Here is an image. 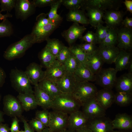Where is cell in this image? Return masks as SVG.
<instances>
[{
	"instance_id": "obj_1",
	"label": "cell",
	"mask_w": 132,
	"mask_h": 132,
	"mask_svg": "<svg viewBox=\"0 0 132 132\" xmlns=\"http://www.w3.org/2000/svg\"><path fill=\"white\" fill-rule=\"evenodd\" d=\"M82 105L72 93H62L53 100L52 109L53 110L69 114L79 110Z\"/></svg>"
},
{
	"instance_id": "obj_2",
	"label": "cell",
	"mask_w": 132,
	"mask_h": 132,
	"mask_svg": "<svg viewBox=\"0 0 132 132\" xmlns=\"http://www.w3.org/2000/svg\"><path fill=\"white\" fill-rule=\"evenodd\" d=\"M34 44L32 35L31 33L27 34L19 41L10 45L5 51L3 57L8 60L20 57Z\"/></svg>"
},
{
	"instance_id": "obj_3",
	"label": "cell",
	"mask_w": 132,
	"mask_h": 132,
	"mask_svg": "<svg viewBox=\"0 0 132 132\" xmlns=\"http://www.w3.org/2000/svg\"><path fill=\"white\" fill-rule=\"evenodd\" d=\"M10 78L12 87L19 93H34L31 84L24 71L16 68L12 69Z\"/></svg>"
},
{
	"instance_id": "obj_4",
	"label": "cell",
	"mask_w": 132,
	"mask_h": 132,
	"mask_svg": "<svg viewBox=\"0 0 132 132\" xmlns=\"http://www.w3.org/2000/svg\"><path fill=\"white\" fill-rule=\"evenodd\" d=\"M98 91L96 87L92 83L77 82L72 94L82 104L89 99L95 98Z\"/></svg>"
},
{
	"instance_id": "obj_5",
	"label": "cell",
	"mask_w": 132,
	"mask_h": 132,
	"mask_svg": "<svg viewBox=\"0 0 132 132\" xmlns=\"http://www.w3.org/2000/svg\"><path fill=\"white\" fill-rule=\"evenodd\" d=\"M117 72L112 68H101L95 75L96 83L103 88L112 90L114 87Z\"/></svg>"
},
{
	"instance_id": "obj_6",
	"label": "cell",
	"mask_w": 132,
	"mask_h": 132,
	"mask_svg": "<svg viewBox=\"0 0 132 132\" xmlns=\"http://www.w3.org/2000/svg\"><path fill=\"white\" fill-rule=\"evenodd\" d=\"M3 104L4 114L11 117L22 116L23 109L17 98L10 94L7 95L3 97Z\"/></svg>"
},
{
	"instance_id": "obj_7",
	"label": "cell",
	"mask_w": 132,
	"mask_h": 132,
	"mask_svg": "<svg viewBox=\"0 0 132 132\" xmlns=\"http://www.w3.org/2000/svg\"><path fill=\"white\" fill-rule=\"evenodd\" d=\"M50 113L48 127L51 132H60L67 129L68 114L55 110L50 111Z\"/></svg>"
},
{
	"instance_id": "obj_8",
	"label": "cell",
	"mask_w": 132,
	"mask_h": 132,
	"mask_svg": "<svg viewBox=\"0 0 132 132\" xmlns=\"http://www.w3.org/2000/svg\"><path fill=\"white\" fill-rule=\"evenodd\" d=\"M36 8L32 1L16 0L14 8L16 17L25 21L34 13Z\"/></svg>"
},
{
	"instance_id": "obj_9",
	"label": "cell",
	"mask_w": 132,
	"mask_h": 132,
	"mask_svg": "<svg viewBox=\"0 0 132 132\" xmlns=\"http://www.w3.org/2000/svg\"><path fill=\"white\" fill-rule=\"evenodd\" d=\"M82 107V111L89 120L105 116L106 110L99 105L95 98L85 101Z\"/></svg>"
},
{
	"instance_id": "obj_10",
	"label": "cell",
	"mask_w": 132,
	"mask_h": 132,
	"mask_svg": "<svg viewBox=\"0 0 132 132\" xmlns=\"http://www.w3.org/2000/svg\"><path fill=\"white\" fill-rule=\"evenodd\" d=\"M87 127L92 132H112V121L105 116L89 120Z\"/></svg>"
},
{
	"instance_id": "obj_11",
	"label": "cell",
	"mask_w": 132,
	"mask_h": 132,
	"mask_svg": "<svg viewBox=\"0 0 132 132\" xmlns=\"http://www.w3.org/2000/svg\"><path fill=\"white\" fill-rule=\"evenodd\" d=\"M121 1L117 0H84L83 7L94 8L105 12L117 10Z\"/></svg>"
},
{
	"instance_id": "obj_12",
	"label": "cell",
	"mask_w": 132,
	"mask_h": 132,
	"mask_svg": "<svg viewBox=\"0 0 132 132\" xmlns=\"http://www.w3.org/2000/svg\"><path fill=\"white\" fill-rule=\"evenodd\" d=\"M89 121L82 111L73 112L68 115L67 129L76 131L87 126Z\"/></svg>"
},
{
	"instance_id": "obj_13",
	"label": "cell",
	"mask_w": 132,
	"mask_h": 132,
	"mask_svg": "<svg viewBox=\"0 0 132 132\" xmlns=\"http://www.w3.org/2000/svg\"><path fill=\"white\" fill-rule=\"evenodd\" d=\"M40 65L35 63H30L24 72L31 84L37 86L39 82L44 78L45 71L42 69Z\"/></svg>"
},
{
	"instance_id": "obj_14",
	"label": "cell",
	"mask_w": 132,
	"mask_h": 132,
	"mask_svg": "<svg viewBox=\"0 0 132 132\" xmlns=\"http://www.w3.org/2000/svg\"><path fill=\"white\" fill-rule=\"evenodd\" d=\"M118 47L126 51L132 48V29L123 27L117 29Z\"/></svg>"
},
{
	"instance_id": "obj_15",
	"label": "cell",
	"mask_w": 132,
	"mask_h": 132,
	"mask_svg": "<svg viewBox=\"0 0 132 132\" xmlns=\"http://www.w3.org/2000/svg\"><path fill=\"white\" fill-rule=\"evenodd\" d=\"M58 26L51 22L41 27H33L31 33L33 37L34 43H40L46 41Z\"/></svg>"
},
{
	"instance_id": "obj_16",
	"label": "cell",
	"mask_w": 132,
	"mask_h": 132,
	"mask_svg": "<svg viewBox=\"0 0 132 132\" xmlns=\"http://www.w3.org/2000/svg\"><path fill=\"white\" fill-rule=\"evenodd\" d=\"M86 29L84 26L74 23L68 29L62 33V35L69 44L71 45L77 39L81 38Z\"/></svg>"
},
{
	"instance_id": "obj_17",
	"label": "cell",
	"mask_w": 132,
	"mask_h": 132,
	"mask_svg": "<svg viewBox=\"0 0 132 132\" xmlns=\"http://www.w3.org/2000/svg\"><path fill=\"white\" fill-rule=\"evenodd\" d=\"M115 94L111 89L103 88L98 90L95 99L99 105L105 110L114 102Z\"/></svg>"
},
{
	"instance_id": "obj_18",
	"label": "cell",
	"mask_w": 132,
	"mask_h": 132,
	"mask_svg": "<svg viewBox=\"0 0 132 132\" xmlns=\"http://www.w3.org/2000/svg\"><path fill=\"white\" fill-rule=\"evenodd\" d=\"M76 83L73 73L66 71L56 83L62 93H72Z\"/></svg>"
},
{
	"instance_id": "obj_19",
	"label": "cell",
	"mask_w": 132,
	"mask_h": 132,
	"mask_svg": "<svg viewBox=\"0 0 132 132\" xmlns=\"http://www.w3.org/2000/svg\"><path fill=\"white\" fill-rule=\"evenodd\" d=\"M64 65L56 60L45 71L44 78L56 83L66 72Z\"/></svg>"
},
{
	"instance_id": "obj_20",
	"label": "cell",
	"mask_w": 132,
	"mask_h": 132,
	"mask_svg": "<svg viewBox=\"0 0 132 132\" xmlns=\"http://www.w3.org/2000/svg\"><path fill=\"white\" fill-rule=\"evenodd\" d=\"M97 51L104 63L111 64L115 62L120 50L115 46L99 45Z\"/></svg>"
},
{
	"instance_id": "obj_21",
	"label": "cell",
	"mask_w": 132,
	"mask_h": 132,
	"mask_svg": "<svg viewBox=\"0 0 132 132\" xmlns=\"http://www.w3.org/2000/svg\"><path fill=\"white\" fill-rule=\"evenodd\" d=\"M123 14L121 11L117 10H111L104 12L103 18L109 28L116 29L121 24Z\"/></svg>"
},
{
	"instance_id": "obj_22",
	"label": "cell",
	"mask_w": 132,
	"mask_h": 132,
	"mask_svg": "<svg viewBox=\"0 0 132 132\" xmlns=\"http://www.w3.org/2000/svg\"><path fill=\"white\" fill-rule=\"evenodd\" d=\"M34 94L38 106L43 109L52 108L53 100L44 91L40 88L38 86H34Z\"/></svg>"
},
{
	"instance_id": "obj_23",
	"label": "cell",
	"mask_w": 132,
	"mask_h": 132,
	"mask_svg": "<svg viewBox=\"0 0 132 132\" xmlns=\"http://www.w3.org/2000/svg\"><path fill=\"white\" fill-rule=\"evenodd\" d=\"M113 129L127 130L132 128V117L126 113H119L112 121Z\"/></svg>"
},
{
	"instance_id": "obj_24",
	"label": "cell",
	"mask_w": 132,
	"mask_h": 132,
	"mask_svg": "<svg viewBox=\"0 0 132 132\" xmlns=\"http://www.w3.org/2000/svg\"><path fill=\"white\" fill-rule=\"evenodd\" d=\"M104 63L97 50L94 53L87 55V60L84 64L91 73L95 75L102 68Z\"/></svg>"
},
{
	"instance_id": "obj_25",
	"label": "cell",
	"mask_w": 132,
	"mask_h": 132,
	"mask_svg": "<svg viewBox=\"0 0 132 132\" xmlns=\"http://www.w3.org/2000/svg\"><path fill=\"white\" fill-rule=\"evenodd\" d=\"M114 87L117 92L132 94V74L125 73L117 78Z\"/></svg>"
},
{
	"instance_id": "obj_26",
	"label": "cell",
	"mask_w": 132,
	"mask_h": 132,
	"mask_svg": "<svg viewBox=\"0 0 132 132\" xmlns=\"http://www.w3.org/2000/svg\"><path fill=\"white\" fill-rule=\"evenodd\" d=\"M77 82L95 81V75H93L84 64H80L73 73Z\"/></svg>"
},
{
	"instance_id": "obj_27",
	"label": "cell",
	"mask_w": 132,
	"mask_h": 132,
	"mask_svg": "<svg viewBox=\"0 0 132 132\" xmlns=\"http://www.w3.org/2000/svg\"><path fill=\"white\" fill-rule=\"evenodd\" d=\"M38 86L40 88L45 92L53 100L62 93L56 83L45 78L40 81Z\"/></svg>"
},
{
	"instance_id": "obj_28",
	"label": "cell",
	"mask_w": 132,
	"mask_h": 132,
	"mask_svg": "<svg viewBox=\"0 0 132 132\" xmlns=\"http://www.w3.org/2000/svg\"><path fill=\"white\" fill-rule=\"evenodd\" d=\"M17 98L26 111L34 109L38 106L34 93H19Z\"/></svg>"
},
{
	"instance_id": "obj_29",
	"label": "cell",
	"mask_w": 132,
	"mask_h": 132,
	"mask_svg": "<svg viewBox=\"0 0 132 132\" xmlns=\"http://www.w3.org/2000/svg\"><path fill=\"white\" fill-rule=\"evenodd\" d=\"M131 54L126 51L121 49L114 63L115 69L117 71L127 69L131 60Z\"/></svg>"
},
{
	"instance_id": "obj_30",
	"label": "cell",
	"mask_w": 132,
	"mask_h": 132,
	"mask_svg": "<svg viewBox=\"0 0 132 132\" xmlns=\"http://www.w3.org/2000/svg\"><path fill=\"white\" fill-rule=\"evenodd\" d=\"M85 9L88 18L89 23L92 26L96 28L98 25L104 23L102 19L104 12L93 8H86Z\"/></svg>"
},
{
	"instance_id": "obj_31",
	"label": "cell",
	"mask_w": 132,
	"mask_h": 132,
	"mask_svg": "<svg viewBox=\"0 0 132 132\" xmlns=\"http://www.w3.org/2000/svg\"><path fill=\"white\" fill-rule=\"evenodd\" d=\"M67 21L83 25L89 24L88 19L83 11L79 9L69 10L66 16Z\"/></svg>"
},
{
	"instance_id": "obj_32",
	"label": "cell",
	"mask_w": 132,
	"mask_h": 132,
	"mask_svg": "<svg viewBox=\"0 0 132 132\" xmlns=\"http://www.w3.org/2000/svg\"><path fill=\"white\" fill-rule=\"evenodd\" d=\"M41 66L47 68L56 60V58L46 46L43 48L38 54Z\"/></svg>"
},
{
	"instance_id": "obj_33",
	"label": "cell",
	"mask_w": 132,
	"mask_h": 132,
	"mask_svg": "<svg viewBox=\"0 0 132 132\" xmlns=\"http://www.w3.org/2000/svg\"><path fill=\"white\" fill-rule=\"evenodd\" d=\"M62 0H56L51 6L50 10L47 14V18L52 22L58 26L62 19L57 13L58 8L62 4Z\"/></svg>"
},
{
	"instance_id": "obj_34",
	"label": "cell",
	"mask_w": 132,
	"mask_h": 132,
	"mask_svg": "<svg viewBox=\"0 0 132 132\" xmlns=\"http://www.w3.org/2000/svg\"><path fill=\"white\" fill-rule=\"evenodd\" d=\"M132 101V94L124 92L117 91L115 94L114 102L121 107L129 105Z\"/></svg>"
},
{
	"instance_id": "obj_35",
	"label": "cell",
	"mask_w": 132,
	"mask_h": 132,
	"mask_svg": "<svg viewBox=\"0 0 132 132\" xmlns=\"http://www.w3.org/2000/svg\"><path fill=\"white\" fill-rule=\"evenodd\" d=\"M45 46L49 49L52 54L56 58L59 53L65 45L58 39H50L49 37L46 40Z\"/></svg>"
},
{
	"instance_id": "obj_36",
	"label": "cell",
	"mask_w": 132,
	"mask_h": 132,
	"mask_svg": "<svg viewBox=\"0 0 132 132\" xmlns=\"http://www.w3.org/2000/svg\"><path fill=\"white\" fill-rule=\"evenodd\" d=\"M117 43V29L109 28L107 35L100 45L115 46Z\"/></svg>"
},
{
	"instance_id": "obj_37",
	"label": "cell",
	"mask_w": 132,
	"mask_h": 132,
	"mask_svg": "<svg viewBox=\"0 0 132 132\" xmlns=\"http://www.w3.org/2000/svg\"><path fill=\"white\" fill-rule=\"evenodd\" d=\"M71 53L80 64H84L87 60V55L80 47L79 45L70 46L69 47Z\"/></svg>"
},
{
	"instance_id": "obj_38",
	"label": "cell",
	"mask_w": 132,
	"mask_h": 132,
	"mask_svg": "<svg viewBox=\"0 0 132 132\" xmlns=\"http://www.w3.org/2000/svg\"><path fill=\"white\" fill-rule=\"evenodd\" d=\"M13 32L12 25L8 18L0 23V37L10 36Z\"/></svg>"
},
{
	"instance_id": "obj_39",
	"label": "cell",
	"mask_w": 132,
	"mask_h": 132,
	"mask_svg": "<svg viewBox=\"0 0 132 132\" xmlns=\"http://www.w3.org/2000/svg\"><path fill=\"white\" fill-rule=\"evenodd\" d=\"M80 64L78 61L71 53L63 65L67 72L73 73Z\"/></svg>"
},
{
	"instance_id": "obj_40",
	"label": "cell",
	"mask_w": 132,
	"mask_h": 132,
	"mask_svg": "<svg viewBox=\"0 0 132 132\" xmlns=\"http://www.w3.org/2000/svg\"><path fill=\"white\" fill-rule=\"evenodd\" d=\"M95 34L96 36L97 44H100L105 39L109 28L107 26H104L100 24L96 27Z\"/></svg>"
},
{
	"instance_id": "obj_41",
	"label": "cell",
	"mask_w": 132,
	"mask_h": 132,
	"mask_svg": "<svg viewBox=\"0 0 132 132\" xmlns=\"http://www.w3.org/2000/svg\"><path fill=\"white\" fill-rule=\"evenodd\" d=\"M35 118L48 127L50 121V113L48 110L43 109L42 110L36 111Z\"/></svg>"
},
{
	"instance_id": "obj_42",
	"label": "cell",
	"mask_w": 132,
	"mask_h": 132,
	"mask_svg": "<svg viewBox=\"0 0 132 132\" xmlns=\"http://www.w3.org/2000/svg\"><path fill=\"white\" fill-rule=\"evenodd\" d=\"M84 0H62V4L69 10L79 9L83 6Z\"/></svg>"
},
{
	"instance_id": "obj_43",
	"label": "cell",
	"mask_w": 132,
	"mask_h": 132,
	"mask_svg": "<svg viewBox=\"0 0 132 132\" xmlns=\"http://www.w3.org/2000/svg\"><path fill=\"white\" fill-rule=\"evenodd\" d=\"M16 0H0V12L7 11L9 12L15 6Z\"/></svg>"
},
{
	"instance_id": "obj_44",
	"label": "cell",
	"mask_w": 132,
	"mask_h": 132,
	"mask_svg": "<svg viewBox=\"0 0 132 132\" xmlns=\"http://www.w3.org/2000/svg\"><path fill=\"white\" fill-rule=\"evenodd\" d=\"M47 15L41 13L38 15L36 18V22L33 27L39 28L46 25L52 22L47 18Z\"/></svg>"
},
{
	"instance_id": "obj_45",
	"label": "cell",
	"mask_w": 132,
	"mask_h": 132,
	"mask_svg": "<svg viewBox=\"0 0 132 132\" xmlns=\"http://www.w3.org/2000/svg\"><path fill=\"white\" fill-rule=\"evenodd\" d=\"M71 53L69 47L65 46L57 56L56 60L60 63L63 64Z\"/></svg>"
},
{
	"instance_id": "obj_46",
	"label": "cell",
	"mask_w": 132,
	"mask_h": 132,
	"mask_svg": "<svg viewBox=\"0 0 132 132\" xmlns=\"http://www.w3.org/2000/svg\"><path fill=\"white\" fill-rule=\"evenodd\" d=\"M30 127L37 132L40 131L46 127L39 120L36 118H33L29 122Z\"/></svg>"
},
{
	"instance_id": "obj_47",
	"label": "cell",
	"mask_w": 132,
	"mask_h": 132,
	"mask_svg": "<svg viewBox=\"0 0 132 132\" xmlns=\"http://www.w3.org/2000/svg\"><path fill=\"white\" fill-rule=\"evenodd\" d=\"M79 45L87 55L95 53L98 50V48L96 44H94L85 42L79 44Z\"/></svg>"
},
{
	"instance_id": "obj_48",
	"label": "cell",
	"mask_w": 132,
	"mask_h": 132,
	"mask_svg": "<svg viewBox=\"0 0 132 132\" xmlns=\"http://www.w3.org/2000/svg\"><path fill=\"white\" fill-rule=\"evenodd\" d=\"M86 43L97 44L95 33L92 31H88L81 38Z\"/></svg>"
},
{
	"instance_id": "obj_49",
	"label": "cell",
	"mask_w": 132,
	"mask_h": 132,
	"mask_svg": "<svg viewBox=\"0 0 132 132\" xmlns=\"http://www.w3.org/2000/svg\"><path fill=\"white\" fill-rule=\"evenodd\" d=\"M56 0H32L36 7L51 6Z\"/></svg>"
},
{
	"instance_id": "obj_50",
	"label": "cell",
	"mask_w": 132,
	"mask_h": 132,
	"mask_svg": "<svg viewBox=\"0 0 132 132\" xmlns=\"http://www.w3.org/2000/svg\"><path fill=\"white\" fill-rule=\"evenodd\" d=\"M19 120L17 117H14L12 121L10 128L11 132H18L19 131L20 127Z\"/></svg>"
},
{
	"instance_id": "obj_51",
	"label": "cell",
	"mask_w": 132,
	"mask_h": 132,
	"mask_svg": "<svg viewBox=\"0 0 132 132\" xmlns=\"http://www.w3.org/2000/svg\"><path fill=\"white\" fill-rule=\"evenodd\" d=\"M121 24L124 26L123 27L132 29V18L127 17L123 20Z\"/></svg>"
},
{
	"instance_id": "obj_52",
	"label": "cell",
	"mask_w": 132,
	"mask_h": 132,
	"mask_svg": "<svg viewBox=\"0 0 132 132\" xmlns=\"http://www.w3.org/2000/svg\"><path fill=\"white\" fill-rule=\"evenodd\" d=\"M20 117L23 123L24 132H34V131L30 127L25 119L22 116Z\"/></svg>"
},
{
	"instance_id": "obj_53",
	"label": "cell",
	"mask_w": 132,
	"mask_h": 132,
	"mask_svg": "<svg viewBox=\"0 0 132 132\" xmlns=\"http://www.w3.org/2000/svg\"><path fill=\"white\" fill-rule=\"evenodd\" d=\"M6 77V75L5 71L0 66V88L2 87L4 83Z\"/></svg>"
},
{
	"instance_id": "obj_54",
	"label": "cell",
	"mask_w": 132,
	"mask_h": 132,
	"mask_svg": "<svg viewBox=\"0 0 132 132\" xmlns=\"http://www.w3.org/2000/svg\"><path fill=\"white\" fill-rule=\"evenodd\" d=\"M127 9V11L132 13V0H125L123 2Z\"/></svg>"
},
{
	"instance_id": "obj_55",
	"label": "cell",
	"mask_w": 132,
	"mask_h": 132,
	"mask_svg": "<svg viewBox=\"0 0 132 132\" xmlns=\"http://www.w3.org/2000/svg\"><path fill=\"white\" fill-rule=\"evenodd\" d=\"M10 128L6 124H0V132H10Z\"/></svg>"
},
{
	"instance_id": "obj_56",
	"label": "cell",
	"mask_w": 132,
	"mask_h": 132,
	"mask_svg": "<svg viewBox=\"0 0 132 132\" xmlns=\"http://www.w3.org/2000/svg\"><path fill=\"white\" fill-rule=\"evenodd\" d=\"M12 15L9 12H7L6 14H3L0 12V20H3L8 18L12 17Z\"/></svg>"
},
{
	"instance_id": "obj_57",
	"label": "cell",
	"mask_w": 132,
	"mask_h": 132,
	"mask_svg": "<svg viewBox=\"0 0 132 132\" xmlns=\"http://www.w3.org/2000/svg\"><path fill=\"white\" fill-rule=\"evenodd\" d=\"M76 131V132H92L87 126L83 127Z\"/></svg>"
},
{
	"instance_id": "obj_58",
	"label": "cell",
	"mask_w": 132,
	"mask_h": 132,
	"mask_svg": "<svg viewBox=\"0 0 132 132\" xmlns=\"http://www.w3.org/2000/svg\"><path fill=\"white\" fill-rule=\"evenodd\" d=\"M127 69H128V73L132 74V60H131L128 66Z\"/></svg>"
},
{
	"instance_id": "obj_59",
	"label": "cell",
	"mask_w": 132,
	"mask_h": 132,
	"mask_svg": "<svg viewBox=\"0 0 132 132\" xmlns=\"http://www.w3.org/2000/svg\"><path fill=\"white\" fill-rule=\"evenodd\" d=\"M4 112L0 110V124L2 123L4 121L3 116Z\"/></svg>"
},
{
	"instance_id": "obj_60",
	"label": "cell",
	"mask_w": 132,
	"mask_h": 132,
	"mask_svg": "<svg viewBox=\"0 0 132 132\" xmlns=\"http://www.w3.org/2000/svg\"><path fill=\"white\" fill-rule=\"evenodd\" d=\"M37 132H51L48 127H46L42 130Z\"/></svg>"
},
{
	"instance_id": "obj_61",
	"label": "cell",
	"mask_w": 132,
	"mask_h": 132,
	"mask_svg": "<svg viewBox=\"0 0 132 132\" xmlns=\"http://www.w3.org/2000/svg\"><path fill=\"white\" fill-rule=\"evenodd\" d=\"M60 132H76V131L71 130L68 129Z\"/></svg>"
},
{
	"instance_id": "obj_62",
	"label": "cell",
	"mask_w": 132,
	"mask_h": 132,
	"mask_svg": "<svg viewBox=\"0 0 132 132\" xmlns=\"http://www.w3.org/2000/svg\"><path fill=\"white\" fill-rule=\"evenodd\" d=\"M112 132H121L119 131H114L113 130Z\"/></svg>"
},
{
	"instance_id": "obj_63",
	"label": "cell",
	"mask_w": 132,
	"mask_h": 132,
	"mask_svg": "<svg viewBox=\"0 0 132 132\" xmlns=\"http://www.w3.org/2000/svg\"><path fill=\"white\" fill-rule=\"evenodd\" d=\"M18 132H24V131H23V130H21L20 131H19Z\"/></svg>"
},
{
	"instance_id": "obj_64",
	"label": "cell",
	"mask_w": 132,
	"mask_h": 132,
	"mask_svg": "<svg viewBox=\"0 0 132 132\" xmlns=\"http://www.w3.org/2000/svg\"><path fill=\"white\" fill-rule=\"evenodd\" d=\"M1 96L0 95V100H1Z\"/></svg>"
}]
</instances>
